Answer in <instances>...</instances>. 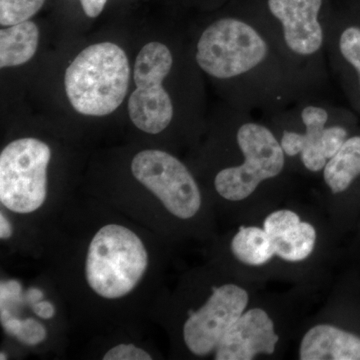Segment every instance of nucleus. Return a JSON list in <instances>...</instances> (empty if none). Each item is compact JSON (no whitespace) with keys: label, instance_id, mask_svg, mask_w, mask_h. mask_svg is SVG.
Masks as SVG:
<instances>
[{"label":"nucleus","instance_id":"1","mask_svg":"<svg viewBox=\"0 0 360 360\" xmlns=\"http://www.w3.org/2000/svg\"><path fill=\"white\" fill-rule=\"evenodd\" d=\"M193 56L227 104L266 115L321 90L296 70L257 16H224L198 35Z\"/></svg>","mask_w":360,"mask_h":360},{"label":"nucleus","instance_id":"2","mask_svg":"<svg viewBox=\"0 0 360 360\" xmlns=\"http://www.w3.org/2000/svg\"><path fill=\"white\" fill-rule=\"evenodd\" d=\"M326 0H266L257 16L285 58L319 90L328 82Z\"/></svg>","mask_w":360,"mask_h":360},{"label":"nucleus","instance_id":"3","mask_svg":"<svg viewBox=\"0 0 360 360\" xmlns=\"http://www.w3.org/2000/svg\"><path fill=\"white\" fill-rule=\"evenodd\" d=\"M342 115L316 94L264 116L285 158H298L305 169L319 172L349 137L347 127L340 122Z\"/></svg>","mask_w":360,"mask_h":360},{"label":"nucleus","instance_id":"4","mask_svg":"<svg viewBox=\"0 0 360 360\" xmlns=\"http://www.w3.org/2000/svg\"><path fill=\"white\" fill-rule=\"evenodd\" d=\"M130 75L129 58L122 47L98 42L85 47L66 68L65 94L80 115H110L124 101Z\"/></svg>","mask_w":360,"mask_h":360},{"label":"nucleus","instance_id":"5","mask_svg":"<svg viewBox=\"0 0 360 360\" xmlns=\"http://www.w3.org/2000/svg\"><path fill=\"white\" fill-rule=\"evenodd\" d=\"M232 110V122L243 160L220 169L214 177V187L224 200L240 201L257 191L266 180L283 174L286 158L274 130L257 122L252 113Z\"/></svg>","mask_w":360,"mask_h":360},{"label":"nucleus","instance_id":"6","mask_svg":"<svg viewBox=\"0 0 360 360\" xmlns=\"http://www.w3.org/2000/svg\"><path fill=\"white\" fill-rule=\"evenodd\" d=\"M148 264L141 238L127 227L110 224L99 229L90 243L85 274L97 295L115 300L134 290Z\"/></svg>","mask_w":360,"mask_h":360},{"label":"nucleus","instance_id":"7","mask_svg":"<svg viewBox=\"0 0 360 360\" xmlns=\"http://www.w3.org/2000/svg\"><path fill=\"white\" fill-rule=\"evenodd\" d=\"M174 66V51L160 41L148 42L135 58V89L130 94L127 110L132 123L146 134H160L174 122V97L163 84Z\"/></svg>","mask_w":360,"mask_h":360},{"label":"nucleus","instance_id":"8","mask_svg":"<svg viewBox=\"0 0 360 360\" xmlns=\"http://www.w3.org/2000/svg\"><path fill=\"white\" fill-rule=\"evenodd\" d=\"M51 148L39 139H16L0 155V201L7 210L30 213L44 205Z\"/></svg>","mask_w":360,"mask_h":360},{"label":"nucleus","instance_id":"9","mask_svg":"<svg viewBox=\"0 0 360 360\" xmlns=\"http://www.w3.org/2000/svg\"><path fill=\"white\" fill-rule=\"evenodd\" d=\"M131 172L137 181L179 219H191L200 210L198 184L188 168L175 156L158 149L141 151L132 160Z\"/></svg>","mask_w":360,"mask_h":360},{"label":"nucleus","instance_id":"10","mask_svg":"<svg viewBox=\"0 0 360 360\" xmlns=\"http://www.w3.org/2000/svg\"><path fill=\"white\" fill-rule=\"evenodd\" d=\"M248 303V292L238 285L225 284L215 288L205 304L184 324L186 347L200 356L217 349L227 330L243 314Z\"/></svg>","mask_w":360,"mask_h":360},{"label":"nucleus","instance_id":"11","mask_svg":"<svg viewBox=\"0 0 360 360\" xmlns=\"http://www.w3.org/2000/svg\"><path fill=\"white\" fill-rule=\"evenodd\" d=\"M278 335L264 310H248L227 330L219 347L217 360H251L257 354H272Z\"/></svg>","mask_w":360,"mask_h":360},{"label":"nucleus","instance_id":"12","mask_svg":"<svg viewBox=\"0 0 360 360\" xmlns=\"http://www.w3.org/2000/svg\"><path fill=\"white\" fill-rule=\"evenodd\" d=\"M302 360H360V338L321 324L307 331L300 345Z\"/></svg>","mask_w":360,"mask_h":360},{"label":"nucleus","instance_id":"13","mask_svg":"<svg viewBox=\"0 0 360 360\" xmlns=\"http://www.w3.org/2000/svg\"><path fill=\"white\" fill-rule=\"evenodd\" d=\"M326 58L340 75H354L360 94V26L329 21Z\"/></svg>","mask_w":360,"mask_h":360},{"label":"nucleus","instance_id":"14","mask_svg":"<svg viewBox=\"0 0 360 360\" xmlns=\"http://www.w3.org/2000/svg\"><path fill=\"white\" fill-rule=\"evenodd\" d=\"M39 30L32 20L0 30V68H15L28 63L37 53Z\"/></svg>","mask_w":360,"mask_h":360},{"label":"nucleus","instance_id":"15","mask_svg":"<svg viewBox=\"0 0 360 360\" xmlns=\"http://www.w3.org/2000/svg\"><path fill=\"white\" fill-rule=\"evenodd\" d=\"M322 172L331 193L338 194L347 191L360 176V135L348 137Z\"/></svg>","mask_w":360,"mask_h":360},{"label":"nucleus","instance_id":"16","mask_svg":"<svg viewBox=\"0 0 360 360\" xmlns=\"http://www.w3.org/2000/svg\"><path fill=\"white\" fill-rule=\"evenodd\" d=\"M234 257L243 264L259 266L276 255L274 243L267 232L259 227H241L231 241Z\"/></svg>","mask_w":360,"mask_h":360},{"label":"nucleus","instance_id":"17","mask_svg":"<svg viewBox=\"0 0 360 360\" xmlns=\"http://www.w3.org/2000/svg\"><path fill=\"white\" fill-rule=\"evenodd\" d=\"M274 251L286 262H297L307 259L316 243V231L309 222L300 221L272 238Z\"/></svg>","mask_w":360,"mask_h":360},{"label":"nucleus","instance_id":"18","mask_svg":"<svg viewBox=\"0 0 360 360\" xmlns=\"http://www.w3.org/2000/svg\"><path fill=\"white\" fill-rule=\"evenodd\" d=\"M45 0H0V25L11 26L30 20Z\"/></svg>","mask_w":360,"mask_h":360},{"label":"nucleus","instance_id":"19","mask_svg":"<svg viewBox=\"0 0 360 360\" xmlns=\"http://www.w3.org/2000/svg\"><path fill=\"white\" fill-rule=\"evenodd\" d=\"M1 323L8 335L14 336L26 345H39L46 338L44 326L33 319L20 321L16 317H11Z\"/></svg>","mask_w":360,"mask_h":360},{"label":"nucleus","instance_id":"20","mask_svg":"<svg viewBox=\"0 0 360 360\" xmlns=\"http://www.w3.org/2000/svg\"><path fill=\"white\" fill-rule=\"evenodd\" d=\"M300 221L302 220L295 212L290 210H278L266 217L264 220V229L272 239L293 225L300 224Z\"/></svg>","mask_w":360,"mask_h":360},{"label":"nucleus","instance_id":"21","mask_svg":"<svg viewBox=\"0 0 360 360\" xmlns=\"http://www.w3.org/2000/svg\"><path fill=\"white\" fill-rule=\"evenodd\" d=\"M0 300H1V322L13 317L11 309L20 304L21 285L18 281H9L2 283L0 286Z\"/></svg>","mask_w":360,"mask_h":360},{"label":"nucleus","instance_id":"22","mask_svg":"<svg viewBox=\"0 0 360 360\" xmlns=\"http://www.w3.org/2000/svg\"><path fill=\"white\" fill-rule=\"evenodd\" d=\"M104 360H151L153 357L141 348L132 345H120L111 348L103 356Z\"/></svg>","mask_w":360,"mask_h":360},{"label":"nucleus","instance_id":"23","mask_svg":"<svg viewBox=\"0 0 360 360\" xmlns=\"http://www.w3.org/2000/svg\"><path fill=\"white\" fill-rule=\"evenodd\" d=\"M84 13L90 18H96L103 13L108 0H79Z\"/></svg>","mask_w":360,"mask_h":360},{"label":"nucleus","instance_id":"24","mask_svg":"<svg viewBox=\"0 0 360 360\" xmlns=\"http://www.w3.org/2000/svg\"><path fill=\"white\" fill-rule=\"evenodd\" d=\"M33 311L41 319H49L56 314L53 305L49 302H39L32 305Z\"/></svg>","mask_w":360,"mask_h":360},{"label":"nucleus","instance_id":"25","mask_svg":"<svg viewBox=\"0 0 360 360\" xmlns=\"http://www.w3.org/2000/svg\"><path fill=\"white\" fill-rule=\"evenodd\" d=\"M13 236V227L11 222L4 217V213L0 214V238L7 239Z\"/></svg>","mask_w":360,"mask_h":360},{"label":"nucleus","instance_id":"26","mask_svg":"<svg viewBox=\"0 0 360 360\" xmlns=\"http://www.w3.org/2000/svg\"><path fill=\"white\" fill-rule=\"evenodd\" d=\"M42 297H44V295H42L41 291L37 290V288H30L25 296L26 302L30 303L32 305L40 302Z\"/></svg>","mask_w":360,"mask_h":360},{"label":"nucleus","instance_id":"27","mask_svg":"<svg viewBox=\"0 0 360 360\" xmlns=\"http://www.w3.org/2000/svg\"><path fill=\"white\" fill-rule=\"evenodd\" d=\"M1 359H6V355L1 354V357H0Z\"/></svg>","mask_w":360,"mask_h":360}]
</instances>
